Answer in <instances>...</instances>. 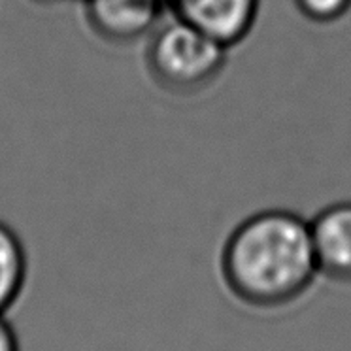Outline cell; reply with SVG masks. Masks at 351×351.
Instances as JSON below:
<instances>
[{"mask_svg":"<svg viewBox=\"0 0 351 351\" xmlns=\"http://www.w3.org/2000/svg\"><path fill=\"white\" fill-rule=\"evenodd\" d=\"M221 274L245 304L276 308L297 300L319 274L310 221L289 210L245 217L223 245Z\"/></svg>","mask_w":351,"mask_h":351,"instance_id":"6da1fadb","label":"cell"},{"mask_svg":"<svg viewBox=\"0 0 351 351\" xmlns=\"http://www.w3.org/2000/svg\"><path fill=\"white\" fill-rule=\"evenodd\" d=\"M229 47L172 16L159 23L145 46V69L153 84L176 97L206 91L221 76Z\"/></svg>","mask_w":351,"mask_h":351,"instance_id":"7a4b0ae2","label":"cell"},{"mask_svg":"<svg viewBox=\"0 0 351 351\" xmlns=\"http://www.w3.org/2000/svg\"><path fill=\"white\" fill-rule=\"evenodd\" d=\"M167 10L230 49L253 31L261 0H167Z\"/></svg>","mask_w":351,"mask_h":351,"instance_id":"3957f363","label":"cell"},{"mask_svg":"<svg viewBox=\"0 0 351 351\" xmlns=\"http://www.w3.org/2000/svg\"><path fill=\"white\" fill-rule=\"evenodd\" d=\"M85 21L100 40L132 44L160 23L167 0H85Z\"/></svg>","mask_w":351,"mask_h":351,"instance_id":"277c9868","label":"cell"},{"mask_svg":"<svg viewBox=\"0 0 351 351\" xmlns=\"http://www.w3.org/2000/svg\"><path fill=\"white\" fill-rule=\"evenodd\" d=\"M319 274L351 282V200L323 208L310 221Z\"/></svg>","mask_w":351,"mask_h":351,"instance_id":"5b68a950","label":"cell"},{"mask_svg":"<svg viewBox=\"0 0 351 351\" xmlns=\"http://www.w3.org/2000/svg\"><path fill=\"white\" fill-rule=\"evenodd\" d=\"M27 278V253L23 242L10 225L0 221V313L21 295Z\"/></svg>","mask_w":351,"mask_h":351,"instance_id":"8992f818","label":"cell"},{"mask_svg":"<svg viewBox=\"0 0 351 351\" xmlns=\"http://www.w3.org/2000/svg\"><path fill=\"white\" fill-rule=\"evenodd\" d=\"M300 16L317 25H330L348 16L351 0H293Z\"/></svg>","mask_w":351,"mask_h":351,"instance_id":"52a82bcc","label":"cell"},{"mask_svg":"<svg viewBox=\"0 0 351 351\" xmlns=\"http://www.w3.org/2000/svg\"><path fill=\"white\" fill-rule=\"evenodd\" d=\"M0 351H19L16 332L8 321L4 319V313H0Z\"/></svg>","mask_w":351,"mask_h":351,"instance_id":"ba28073f","label":"cell"},{"mask_svg":"<svg viewBox=\"0 0 351 351\" xmlns=\"http://www.w3.org/2000/svg\"><path fill=\"white\" fill-rule=\"evenodd\" d=\"M34 4H38V6H53L57 2H61V0H31Z\"/></svg>","mask_w":351,"mask_h":351,"instance_id":"9c48e42d","label":"cell"},{"mask_svg":"<svg viewBox=\"0 0 351 351\" xmlns=\"http://www.w3.org/2000/svg\"><path fill=\"white\" fill-rule=\"evenodd\" d=\"M82 2H85V0H82Z\"/></svg>","mask_w":351,"mask_h":351,"instance_id":"30bf717a","label":"cell"}]
</instances>
